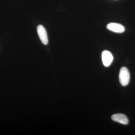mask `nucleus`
I'll use <instances>...</instances> for the list:
<instances>
[{"label": "nucleus", "mask_w": 135, "mask_h": 135, "mask_svg": "<svg viewBox=\"0 0 135 135\" xmlns=\"http://www.w3.org/2000/svg\"><path fill=\"white\" fill-rule=\"evenodd\" d=\"M130 78V73L126 67H122L119 74V79L121 85L127 86L129 83Z\"/></svg>", "instance_id": "1"}, {"label": "nucleus", "mask_w": 135, "mask_h": 135, "mask_svg": "<svg viewBox=\"0 0 135 135\" xmlns=\"http://www.w3.org/2000/svg\"><path fill=\"white\" fill-rule=\"evenodd\" d=\"M113 57L110 52L108 50H104L102 53V60L104 65L108 67L113 61Z\"/></svg>", "instance_id": "3"}, {"label": "nucleus", "mask_w": 135, "mask_h": 135, "mask_svg": "<svg viewBox=\"0 0 135 135\" xmlns=\"http://www.w3.org/2000/svg\"><path fill=\"white\" fill-rule=\"evenodd\" d=\"M37 32L41 42L44 45L48 44L49 41L47 32L44 27L41 25H39L37 27Z\"/></svg>", "instance_id": "2"}, {"label": "nucleus", "mask_w": 135, "mask_h": 135, "mask_svg": "<svg viewBox=\"0 0 135 135\" xmlns=\"http://www.w3.org/2000/svg\"><path fill=\"white\" fill-rule=\"evenodd\" d=\"M107 27L110 31L118 33H122L125 31V27L122 25L118 23H110L107 25Z\"/></svg>", "instance_id": "4"}, {"label": "nucleus", "mask_w": 135, "mask_h": 135, "mask_svg": "<svg viewBox=\"0 0 135 135\" xmlns=\"http://www.w3.org/2000/svg\"><path fill=\"white\" fill-rule=\"evenodd\" d=\"M112 119L114 121L123 125H127L129 122L127 117L123 114L117 113L113 114L112 116Z\"/></svg>", "instance_id": "5"}]
</instances>
